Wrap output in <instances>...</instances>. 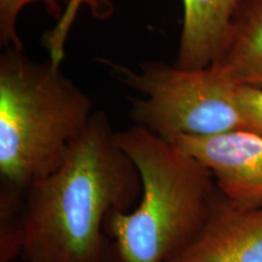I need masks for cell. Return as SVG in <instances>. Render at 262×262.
<instances>
[{
	"label": "cell",
	"instance_id": "277c9868",
	"mask_svg": "<svg viewBox=\"0 0 262 262\" xmlns=\"http://www.w3.org/2000/svg\"><path fill=\"white\" fill-rule=\"evenodd\" d=\"M116 79L137 91L131 119L162 139L250 130L238 103V85L217 66L182 68L148 61L139 70L101 60Z\"/></svg>",
	"mask_w": 262,
	"mask_h": 262
},
{
	"label": "cell",
	"instance_id": "5b68a950",
	"mask_svg": "<svg viewBox=\"0 0 262 262\" xmlns=\"http://www.w3.org/2000/svg\"><path fill=\"white\" fill-rule=\"evenodd\" d=\"M210 170L225 199L235 205L262 202V134L237 130L173 141Z\"/></svg>",
	"mask_w": 262,
	"mask_h": 262
},
{
	"label": "cell",
	"instance_id": "3957f363",
	"mask_svg": "<svg viewBox=\"0 0 262 262\" xmlns=\"http://www.w3.org/2000/svg\"><path fill=\"white\" fill-rule=\"evenodd\" d=\"M93 101L56 61L32 60L24 49L0 55L2 202L60 168L94 117Z\"/></svg>",
	"mask_w": 262,
	"mask_h": 262
},
{
	"label": "cell",
	"instance_id": "7a4b0ae2",
	"mask_svg": "<svg viewBox=\"0 0 262 262\" xmlns=\"http://www.w3.org/2000/svg\"><path fill=\"white\" fill-rule=\"evenodd\" d=\"M135 164L141 195L108 219L110 262H172L201 235L221 195L210 170L182 147L134 125L114 133Z\"/></svg>",
	"mask_w": 262,
	"mask_h": 262
},
{
	"label": "cell",
	"instance_id": "52a82bcc",
	"mask_svg": "<svg viewBox=\"0 0 262 262\" xmlns=\"http://www.w3.org/2000/svg\"><path fill=\"white\" fill-rule=\"evenodd\" d=\"M241 0H182L183 19L175 64L203 68L220 56Z\"/></svg>",
	"mask_w": 262,
	"mask_h": 262
},
{
	"label": "cell",
	"instance_id": "8992f818",
	"mask_svg": "<svg viewBox=\"0 0 262 262\" xmlns=\"http://www.w3.org/2000/svg\"><path fill=\"white\" fill-rule=\"evenodd\" d=\"M172 262H262V202H220L194 243Z\"/></svg>",
	"mask_w": 262,
	"mask_h": 262
},
{
	"label": "cell",
	"instance_id": "ba28073f",
	"mask_svg": "<svg viewBox=\"0 0 262 262\" xmlns=\"http://www.w3.org/2000/svg\"><path fill=\"white\" fill-rule=\"evenodd\" d=\"M239 85L262 88V0H241L214 63Z\"/></svg>",
	"mask_w": 262,
	"mask_h": 262
},
{
	"label": "cell",
	"instance_id": "6da1fadb",
	"mask_svg": "<svg viewBox=\"0 0 262 262\" xmlns=\"http://www.w3.org/2000/svg\"><path fill=\"white\" fill-rule=\"evenodd\" d=\"M25 209L2 241V261L110 262L108 219L139 202L135 164L117 145L103 112H95L64 163L25 193Z\"/></svg>",
	"mask_w": 262,
	"mask_h": 262
},
{
	"label": "cell",
	"instance_id": "30bf717a",
	"mask_svg": "<svg viewBox=\"0 0 262 262\" xmlns=\"http://www.w3.org/2000/svg\"><path fill=\"white\" fill-rule=\"evenodd\" d=\"M237 98L250 129L262 134V88L238 85Z\"/></svg>",
	"mask_w": 262,
	"mask_h": 262
},
{
	"label": "cell",
	"instance_id": "9c48e42d",
	"mask_svg": "<svg viewBox=\"0 0 262 262\" xmlns=\"http://www.w3.org/2000/svg\"><path fill=\"white\" fill-rule=\"evenodd\" d=\"M70 0H0V44L2 47L24 49L17 32V19L21 11L31 4H41L51 17L58 18L62 4Z\"/></svg>",
	"mask_w": 262,
	"mask_h": 262
}]
</instances>
